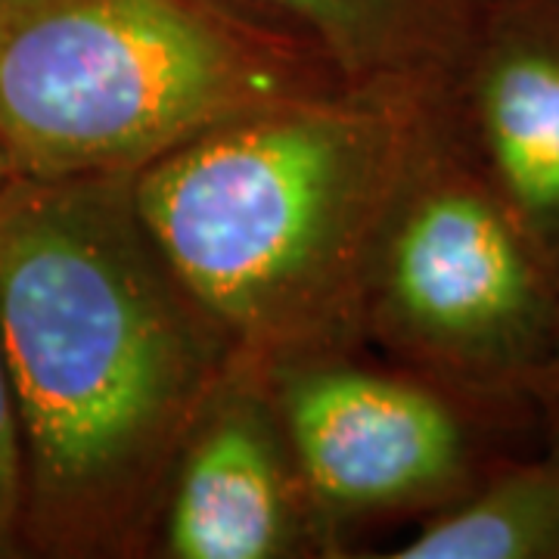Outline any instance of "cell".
<instances>
[{"label": "cell", "mask_w": 559, "mask_h": 559, "mask_svg": "<svg viewBox=\"0 0 559 559\" xmlns=\"http://www.w3.org/2000/svg\"><path fill=\"white\" fill-rule=\"evenodd\" d=\"M340 87L249 0H0V150L20 178H131L224 121Z\"/></svg>", "instance_id": "3957f363"}, {"label": "cell", "mask_w": 559, "mask_h": 559, "mask_svg": "<svg viewBox=\"0 0 559 559\" xmlns=\"http://www.w3.org/2000/svg\"><path fill=\"white\" fill-rule=\"evenodd\" d=\"M280 417L326 535L451 507L544 436L535 411L466 395L367 348L267 364Z\"/></svg>", "instance_id": "5b68a950"}, {"label": "cell", "mask_w": 559, "mask_h": 559, "mask_svg": "<svg viewBox=\"0 0 559 559\" xmlns=\"http://www.w3.org/2000/svg\"><path fill=\"white\" fill-rule=\"evenodd\" d=\"M364 342L429 380L544 419L559 373V277L466 153L448 94L382 221Z\"/></svg>", "instance_id": "277c9868"}, {"label": "cell", "mask_w": 559, "mask_h": 559, "mask_svg": "<svg viewBox=\"0 0 559 559\" xmlns=\"http://www.w3.org/2000/svg\"><path fill=\"white\" fill-rule=\"evenodd\" d=\"M448 112L559 277V0H481Z\"/></svg>", "instance_id": "52a82bcc"}, {"label": "cell", "mask_w": 559, "mask_h": 559, "mask_svg": "<svg viewBox=\"0 0 559 559\" xmlns=\"http://www.w3.org/2000/svg\"><path fill=\"white\" fill-rule=\"evenodd\" d=\"M392 559H559V444L500 460L485 479L417 522Z\"/></svg>", "instance_id": "9c48e42d"}, {"label": "cell", "mask_w": 559, "mask_h": 559, "mask_svg": "<svg viewBox=\"0 0 559 559\" xmlns=\"http://www.w3.org/2000/svg\"><path fill=\"white\" fill-rule=\"evenodd\" d=\"M13 171H10V165H7V156H3V150H0V187L7 183V178H10Z\"/></svg>", "instance_id": "7c38bea8"}, {"label": "cell", "mask_w": 559, "mask_h": 559, "mask_svg": "<svg viewBox=\"0 0 559 559\" xmlns=\"http://www.w3.org/2000/svg\"><path fill=\"white\" fill-rule=\"evenodd\" d=\"M150 557H336L301 479L264 360L237 352L202 401L171 463Z\"/></svg>", "instance_id": "8992f818"}, {"label": "cell", "mask_w": 559, "mask_h": 559, "mask_svg": "<svg viewBox=\"0 0 559 559\" xmlns=\"http://www.w3.org/2000/svg\"><path fill=\"white\" fill-rule=\"evenodd\" d=\"M131 178L0 187V345L35 557H150L180 441L237 355L146 230Z\"/></svg>", "instance_id": "6da1fadb"}, {"label": "cell", "mask_w": 559, "mask_h": 559, "mask_svg": "<svg viewBox=\"0 0 559 559\" xmlns=\"http://www.w3.org/2000/svg\"><path fill=\"white\" fill-rule=\"evenodd\" d=\"M544 432H547V441L559 444V373L544 399Z\"/></svg>", "instance_id": "8fae6325"}, {"label": "cell", "mask_w": 559, "mask_h": 559, "mask_svg": "<svg viewBox=\"0 0 559 559\" xmlns=\"http://www.w3.org/2000/svg\"><path fill=\"white\" fill-rule=\"evenodd\" d=\"M444 94L345 84L224 121L131 178L162 255L237 352L367 348L377 237Z\"/></svg>", "instance_id": "7a4b0ae2"}, {"label": "cell", "mask_w": 559, "mask_h": 559, "mask_svg": "<svg viewBox=\"0 0 559 559\" xmlns=\"http://www.w3.org/2000/svg\"><path fill=\"white\" fill-rule=\"evenodd\" d=\"M28 557L25 540V454L20 411L0 345V559Z\"/></svg>", "instance_id": "30bf717a"}, {"label": "cell", "mask_w": 559, "mask_h": 559, "mask_svg": "<svg viewBox=\"0 0 559 559\" xmlns=\"http://www.w3.org/2000/svg\"><path fill=\"white\" fill-rule=\"evenodd\" d=\"M318 47L348 87L444 94L481 0H249Z\"/></svg>", "instance_id": "ba28073f"}]
</instances>
